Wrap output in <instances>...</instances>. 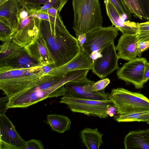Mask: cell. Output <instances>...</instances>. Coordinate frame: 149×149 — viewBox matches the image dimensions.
Listing matches in <instances>:
<instances>
[{"label": "cell", "instance_id": "cell-2", "mask_svg": "<svg viewBox=\"0 0 149 149\" xmlns=\"http://www.w3.org/2000/svg\"><path fill=\"white\" fill-rule=\"evenodd\" d=\"M77 78L74 71L63 75L48 73L33 87L9 97L6 107L26 108L48 98L63 96L66 92L65 85Z\"/></svg>", "mask_w": 149, "mask_h": 149}, {"label": "cell", "instance_id": "cell-39", "mask_svg": "<svg viewBox=\"0 0 149 149\" xmlns=\"http://www.w3.org/2000/svg\"><path fill=\"white\" fill-rule=\"evenodd\" d=\"M63 4L65 5L68 0H61Z\"/></svg>", "mask_w": 149, "mask_h": 149}, {"label": "cell", "instance_id": "cell-4", "mask_svg": "<svg viewBox=\"0 0 149 149\" xmlns=\"http://www.w3.org/2000/svg\"><path fill=\"white\" fill-rule=\"evenodd\" d=\"M73 29L76 38L102 26L103 18L99 0H72Z\"/></svg>", "mask_w": 149, "mask_h": 149}, {"label": "cell", "instance_id": "cell-30", "mask_svg": "<svg viewBox=\"0 0 149 149\" xmlns=\"http://www.w3.org/2000/svg\"><path fill=\"white\" fill-rule=\"evenodd\" d=\"M110 82L108 78L102 79L94 83L92 85V90L93 91H99L104 90Z\"/></svg>", "mask_w": 149, "mask_h": 149}, {"label": "cell", "instance_id": "cell-7", "mask_svg": "<svg viewBox=\"0 0 149 149\" xmlns=\"http://www.w3.org/2000/svg\"><path fill=\"white\" fill-rule=\"evenodd\" d=\"M61 103L65 104L73 112L79 113L104 119L108 117V107L113 103L110 100L99 101L76 97L65 93L61 99Z\"/></svg>", "mask_w": 149, "mask_h": 149}, {"label": "cell", "instance_id": "cell-3", "mask_svg": "<svg viewBox=\"0 0 149 149\" xmlns=\"http://www.w3.org/2000/svg\"><path fill=\"white\" fill-rule=\"evenodd\" d=\"M53 68L44 66L26 68H0V89L9 98L34 87Z\"/></svg>", "mask_w": 149, "mask_h": 149}, {"label": "cell", "instance_id": "cell-1", "mask_svg": "<svg viewBox=\"0 0 149 149\" xmlns=\"http://www.w3.org/2000/svg\"><path fill=\"white\" fill-rule=\"evenodd\" d=\"M39 31L46 41L55 68L68 63L79 52L77 39L67 29L59 13L54 22L40 19Z\"/></svg>", "mask_w": 149, "mask_h": 149}, {"label": "cell", "instance_id": "cell-29", "mask_svg": "<svg viewBox=\"0 0 149 149\" xmlns=\"http://www.w3.org/2000/svg\"><path fill=\"white\" fill-rule=\"evenodd\" d=\"M44 148L41 141L39 140L31 139L26 141L24 145L21 149H44Z\"/></svg>", "mask_w": 149, "mask_h": 149}, {"label": "cell", "instance_id": "cell-31", "mask_svg": "<svg viewBox=\"0 0 149 149\" xmlns=\"http://www.w3.org/2000/svg\"><path fill=\"white\" fill-rule=\"evenodd\" d=\"M34 14L35 17L41 20H44L51 22H54L56 19V17H52L49 15L46 10L44 11H39L35 10Z\"/></svg>", "mask_w": 149, "mask_h": 149}, {"label": "cell", "instance_id": "cell-32", "mask_svg": "<svg viewBox=\"0 0 149 149\" xmlns=\"http://www.w3.org/2000/svg\"><path fill=\"white\" fill-rule=\"evenodd\" d=\"M149 48V42H138L137 56H141L143 52Z\"/></svg>", "mask_w": 149, "mask_h": 149}, {"label": "cell", "instance_id": "cell-9", "mask_svg": "<svg viewBox=\"0 0 149 149\" xmlns=\"http://www.w3.org/2000/svg\"><path fill=\"white\" fill-rule=\"evenodd\" d=\"M147 61L144 58L138 57L125 63L116 72L118 78L133 84L136 89H141L146 83L144 79L145 65Z\"/></svg>", "mask_w": 149, "mask_h": 149}, {"label": "cell", "instance_id": "cell-21", "mask_svg": "<svg viewBox=\"0 0 149 149\" xmlns=\"http://www.w3.org/2000/svg\"><path fill=\"white\" fill-rule=\"evenodd\" d=\"M114 119L119 123L133 122H149V110L131 114L116 116Z\"/></svg>", "mask_w": 149, "mask_h": 149}, {"label": "cell", "instance_id": "cell-19", "mask_svg": "<svg viewBox=\"0 0 149 149\" xmlns=\"http://www.w3.org/2000/svg\"><path fill=\"white\" fill-rule=\"evenodd\" d=\"M80 135L82 143L88 149H99L103 143V134L97 128H86L81 131Z\"/></svg>", "mask_w": 149, "mask_h": 149}, {"label": "cell", "instance_id": "cell-5", "mask_svg": "<svg viewBox=\"0 0 149 149\" xmlns=\"http://www.w3.org/2000/svg\"><path fill=\"white\" fill-rule=\"evenodd\" d=\"M42 66L31 56L26 47L14 42L12 37L0 46V68L21 69Z\"/></svg>", "mask_w": 149, "mask_h": 149}, {"label": "cell", "instance_id": "cell-18", "mask_svg": "<svg viewBox=\"0 0 149 149\" xmlns=\"http://www.w3.org/2000/svg\"><path fill=\"white\" fill-rule=\"evenodd\" d=\"M123 143L125 149H149V129L129 132Z\"/></svg>", "mask_w": 149, "mask_h": 149}, {"label": "cell", "instance_id": "cell-15", "mask_svg": "<svg viewBox=\"0 0 149 149\" xmlns=\"http://www.w3.org/2000/svg\"><path fill=\"white\" fill-rule=\"evenodd\" d=\"M106 13L113 25L123 34H134L137 33V23L121 17L112 4L108 0H104Z\"/></svg>", "mask_w": 149, "mask_h": 149}, {"label": "cell", "instance_id": "cell-36", "mask_svg": "<svg viewBox=\"0 0 149 149\" xmlns=\"http://www.w3.org/2000/svg\"><path fill=\"white\" fill-rule=\"evenodd\" d=\"M144 79L146 83L149 79V62H146L144 71Z\"/></svg>", "mask_w": 149, "mask_h": 149}, {"label": "cell", "instance_id": "cell-20", "mask_svg": "<svg viewBox=\"0 0 149 149\" xmlns=\"http://www.w3.org/2000/svg\"><path fill=\"white\" fill-rule=\"evenodd\" d=\"M47 124L52 131L62 133L70 130L71 120L67 116L58 114H50L47 116Z\"/></svg>", "mask_w": 149, "mask_h": 149}, {"label": "cell", "instance_id": "cell-8", "mask_svg": "<svg viewBox=\"0 0 149 149\" xmlns=\"http://www.w3.org/2000/svg\"><path fill=\"white\" fill-rule=\"evenodd\" d=\"M118 29L112 26H102L86 34V42L81 48L94 61L100 55L102 49L118 35Z\"/></svg>", "mask_w": 149, "mask_h": 149}, {"label": "cell", "instance_id": "cell-28", "mask_svg": "<svg viewBox=\"0 0 149 149\" xmlns=\"http://www.w3.org/2000/svg\"><path fill=\"white\" fill-rule=\"evenodd\" d=\"M142 13L143 19L149 21V0H136Z\"/></svg>", "mask_w": 149, "mask_h": 149}, {"label": "cell", "instance_id": "cell-25", "mask_svg": "<svg viewBox=\"0 0 149 149\" xmlns=\"http://www.w3.org/2000/svg\"><path fill=\"white\" fill-rule=\"evenodd\" d=\"M14 32L8 26L0 21V40L5 42L11 38Z\"/></svg>", "mask_w": 149, "mask_h": 149}, {"label": "cell", "instance_id": "cell-38", "mask_svg": "<svg viewBox=\"0 0 149 149\" xmlns=\"http://www.w3.org/2000/svg\"><path fill=\"white\" fill-rule=\"evenodd\" d=\"M9 0H0V6Z\"/></svg>", "mask_w": 149, "mask_h": 149}, {"label": "cell", "instance_id": "cell-11", "mask_svg": "<svg viewBox=\"0 0 149 149\" xmlns=\"http://www.w3.org/2000/svg\"><path fill=\"white\" fill-rule=\"evenodd\" d=\"M0 149H21L26 142L5 114H0Z\"/></svg>", "mask_w": 149, "mask_h": 149}, {"label": "cell", "instance_id": "cell-33", "mask_svg": "<svg viewBox=\"0 0 149 149\" xmlns=\"http://www.w3.org/2000/svg\"><path fill=\"white\" fill-rule=\"evenodd\" d=\"M9 97L6 96L5 97L1 98L0 114H5L8 109L6 107V104L8 102Z\"/></svg>", "mask_w": 149, "mask_h": 149}, {"label": "cell", "instance_id": "cell-10", "mask_svg": "<svg viewBox=\"0 0 149 149\" xmlns=\"http://www.w3.org/2000/svg\"><path fill=\"white\" fill-rule=\"evenodd\" d=\"M114 41L109 42L101 51L100 56L93 61L91 70L100 78L103 79L115 70L118 69L119 59Z\"/></svg>", "mask_w": 149, "mask_h": 149}, {"label": "cell", "instance_id": "cell-35", "mask_svg": "<svg viewBox=\"0 0 149 149\" xmlns=\"http://www.w3.org/2000/svg\"><path fill=\"white\" fill-rule=\"evenodd\" d=\"M76 38L78 40L80 48H81L86 41V34H80Z\"/></svg>", "mask_w": 149, "mask_h": 149}, {"label": "cell", "instance_id": "cell-14", "mask_svg": "<svg viewBox=\"0 0 149 149\" xmlns=\"http://www.w3.org/2000/svg\"><path fill=\"white\" fill-rule=\"evenodd\" d=\"M139 41L137 33L123 34L115 46L118 59L129 61L136 57Z\"/></svg>", "mask_w": 149, "mask_h": 149}, {"label": "cell", "instance_id": "cell-23", "mask_svg": "<svg viewBox=\"0 0 149 149\" xmlns=\"http://www.w3.org/2000/svg\"><path fill=\"white\" fill-rule=\"evenodd\" d=\"M137 33L139 41L149 42V21L137 23Z\"/></svg>", "mask_w": 149, "mask_h": 149}, {"label": "cell", "instance_id": "cell-12", "mask_svg": "<svg viewBox=\"0 0 149 149\" xmlns=\"http://www.w3.org/2000/svg\"><path fill=\"white\" fill-rule=\"evenodd\" d=\"M26 48L31 56L42 65L55 68L54 60L46 41L40 31L34 42Z\"/></svg>", "mask_w": 149, "mask_h": 149}, {"label": "cell", "instance_id": "cell-26", "mask_svg": "<svg viewBox=\"0 0 149 149\" xmlns=\"http://www.w3.org/2000/svg\"><path fill=\"white\" fill-rule=\"evenodd\" d=\"M64 5L61 0H48L45 4L39 10H37L44 11L49 8L53 7L57 10L60 12Z\"/></svg>", "mask_w": 149, "mask_h": 149}, {"label": "cell", "instance_id": "cell-24", "mask_svg": "<svg viewBox=\"0 0 149 149\" xmlns=\"http://www.w3.org/2000/svg\"><path fill=\"white\" fill-rule=\"evenodd\" d=\"M128 10L134 16L143 19L142 13L136 0H123Z\"/></svg>", "mask_w": 149, "mask_h": 149}, {"label": "cell", "instance_id": "cell-16", "mask_svg": "<svg viewBox=\"0 0 149 149\" xmlns=\"http://www.w3.org/2000/svg\"><path fill=\"white\" fill-rule=\"evenodd\" d=\"M88 82L71 81L66 83L65 85V93L75 97L88 100L99 101L110 100V93H105L104 90L92 92L84 91L83 86Z\"/></svg>", "mask_w": 149, "mask_h": 149}, {"label": "cell", "instance_id": "cell-13", "mask_svg": "<svg viewBox=\"0 0 149 149\" xmlns=\"http://www.w3.org/2000/svg\"><path fill=\"white\" fill-rule=\"evenodd\" d=\"M93 60L82 49L74 58L65 64L54 68L48 73L53 75L64 74L74 70H91Z\"/></svg>", "mask_w": 149, "mask_h": 149}, {"label": "cell", "instance_id": "cell-27", "mask_svg": "<svg viewBox=\"0 0 149 149\" xmlns=\"http://www.w3.org/2000/svg\"><path fill=\"white\" fill-rule=\"evenodd\" d=\"M48 0H24V5H25L29 8L38 10L45 4Z\"/></svg>", "mask_w": 149, "mask_h": 149}, {"label": "cell", "instance_id": "cell-17", "mask_svg": "<svg viewBox=\"0 0 149 149\" xmlns=\"http://www.w3.org/2000/svg\"><path fill=\"white\" fill-rule=\"evenodd\" d=\"M19 5L18 0H9L0 6V21L9 27L14 33L18 24Z\"/></svg>", "mask_w": 149, "mask_h": 149}, {"label": "cell", "instance_id": "cell-22", "mask_svg": "<svg viewBox=\"0 0 149 149\" xmlns=\"http://www.w3.org/2000/svg\"><path fill=\"white\" fill-rule=\"evenodd\" d=\"M118 11L120 15L127 20L131 19V13L126 6L123 0H108Z\"/></svg>", "mask_w": 149, "mask_h": 149}, {"label": "cell", "instance_id": "cell-6", "mask_svg": "<svg viewBox=\"0 0 149 149\" xmlns=\"http://www.w3.org/2000/svg\"><path fill=\"white\" fill-rule=\"evenodd\" d=\"M109 99L116 107L118 115L149 110V99L146 97L122 88L112 89Z\"/></svg>", "mask_w": 149, "mask_h": 149}, {"label": "cell", "instance_id": "cell-37", "mask_svg": "<svg viewBox=\"0 0 149 149\" xmlns=\"http://www.w3.org/2000/svg\"><path fill=\"white\" fill-rule=\"evenodd\" d=\"M46 11L49 15L54 17H56L58 13H59L57 9L53 7L48 8Z\"/></svg>", "mask_w": 149, "mask_h": 149}, {"label": "cell", "instance_id": "cell-34", "mask_svg": "<svg viewBox=\"0 0 149 149\" xmlns=\"http://www.w3.org/2000/svg\"><path fill=\"white\" fill-rule=\"evenodd\" d=\"M107 113L108 116L110 117L115 116L116 114H117V108L114 104L110 105L107 110Z\"/></svg>", "mask_w": 149, "mask_h": 149}]
</instances>
